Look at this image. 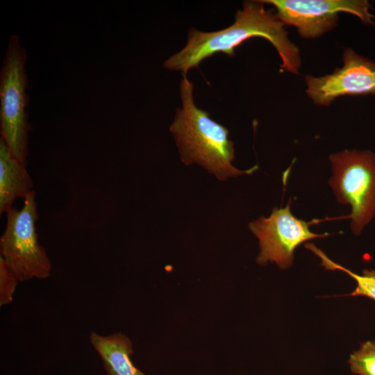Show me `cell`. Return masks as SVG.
Returning a JSON list of instances; mask_svg holds the SVG:
<instances>
[{
    "label": "cell",
    "instance_id": "cell-4",
    "mask_svg": "<svg viewBox=\"0 0 375 375\" xmlns=\"http://www.w3.org/2000/svg\"><path fill=\"white\" fill-rule=\"evenodd\" d=\"M37 206L33 190L21 209L12 207L6 212V226L0 238V256L19 281L44 279L51 272V260L38 242Z\"/></svg>",
    "mask_w": 375,
    "mask_h": 375
},
{
    "label": "cell",
    "instance_id": "cell-8",
    "mask_svg": "<svg viewBox=\"0 0 375 375\" xmlns=\"http://www.w3.org/2000/svg\"><path fill=\"white\" fill-rule=\"evenodd\" d=\"M343 66L331 74L306 76V94L317 105L328 106L344 95H375V62L351 48L343 53Z\"/></svg>",
    "mask_w": 375,
    "mask_h": 375
},
{
    "label": "cell",
    "instance_id": "cell-6",
    "mask_svg": "<svg viewBox=\"0 0 375 375\" xmlns=\"http://www.w3.org/2000/svg\"><path fill=\"white\" fill-rule=\"evenodd\" d=\"M272 5L284 24L294 26L302 38L314 39L332 30L338 24V14L357 16L365 24L375 25L371 5L365 0H262Z\"/></svg>",
    "mask_w": 375,
    "mask_h": 375
},
{
    "label": "cell",
    "instance_id": "cell-5",
    "mask_svg": "<svg viewBox=\"0 0 375 375\" xmlns=\"http://www.w3.org/2000/svg\"><path fill=\"white\" fill-rule=\"evenodd\" d=\"M330 160L329 184L340 203L351 205V228L358 235L375 212V155L345 150L331 155Z\"/></svg>",
    "mask_w": 375,
    "mask_h": 375
},
{
    "label": "cell",
    "instance_id": "cell-11",
    "mask_svg": "<svg viewBox=\"0 0 375 375\" xmlns=\"http://www.w3.org/2000/svg\"><path fill=\"white\" fill-rule=\"evenodd\" d=\"M305 247L312 251L322 260V265L328 270H340L355 279L357 283L356 289L351 292V296H365L375 301V270H363V274L359 275L332 261L319 248L312 243H308Z\"/></svg>",
    "mask_w": 375,
    "mask_h": 375
},
{
    "label": "cell",
    "instance_id": "cell-2",
    "mask_svg": "<svg viewBox=\"0 0 375 375\" xmlns=\"http://www.w3.org/2000/svg\"><path fill=\"white\" fill-rule=\"evenodd\" d=\"M193 91V83L183 75L180 82L182 106L176 109L169 128L182 162L186 165L197 163L222 181L228 177L252 174L258 166L244 171L233 166L235 149L228 139V130L195 105Z\"/></svg>",
    "mask_w": 375,
    "mask_h": 375
},
{
    "label": "cell",
    "instance_id": "cell-10",
    "mask_svg": "<svg viewBox=\"0 0 375 375\" xmlns=\"http://www.w3.org/2000/svg\"><path fill=\"white\" fill-rule=\"evenodd\" d=\"M89 338L102 360L107 375H146L133 363V343L125 334L117 332L102 335L92 331Z\"/></svg>",
    "mask_w": 375,
    "mask_h": 375
},
{
    "label": "cell",
    "instance_id": "cell-1",
    "mask_svg": "<svg viewBox=\"0 0 375 375\" xmlns=\"http://www.w3.org/2000/svg\"><path fill=\"white\" fill-rule=\"evenodd\" d=\"M254 37L263 38L272 44L281 57V69L299 73L301 61L298 47L288 38L284 24L276 14L266 10L260 1H244L234 23L224 29L202 32L191 28L186 45L167 58L164 67L186 75L190 69L199 67L201 61L215 53L233 56L236 47Z\"/></svg>",
    "mask_w": 375,
    "mask_h": 375
},
{
    "label": "cell",
    "instance_id": "cell-13",
    "mask_svg": "<svg viewBox=\"0 0 375 375\" xmlns=\"http://www.w3.org/2000/svg\"><path fill=\"white\" fill-rule=\"evenodd\" d=\"M19 280L0 256V306L10 303Z\"/></svg>",
    "mask_w": 375,
    "mask_h": 375
},
{
    "label": "cell",
    "instance_id": "cell-7",
    "mask_svg": "<svg viewBox=\"0 0 375 375\" xmlns=\"http://www.w3.org/2000/svg\"><path fill=\"white\" fill-rule=\"evenodd\" d=\"M312 222L294 217L290 204L285 208H274L269 217H261L251 222L249 228L259 240L258 264L265 265L270 261L281 269L290 267L297 247L308 240L328 235L312 233L310 230Z\"/></svg>",
    "mask_w": 375,
    "mask_h": 375
},
{
    "label": "cell",
    "instance_id": "cell-3",
    "mask_svg": "<svg viewBox=\"0 0 375 375\" xmlns=\"http://www.w3.org/2000/svg\"><path fill=\"white\" fill-rule=\"evenodd\" d=\"M26 51L19 37L10 36L0 72V132L12 153L26 165L31 126L26 108L29 97Z\"/></svg>",
    "mask_w": 375,
    "mask_h": 375
},
{
    "label": "cell",
    "instance_id": "cell-9",
    "mask_svg": "<svg viewBox=\"0 0 375 375\" xmlns=\"http://www.w3.org/2000/svg\"><path fill=\"white\" fill-rule=\"evenodd\" d=\"M26 165L0 138V214L6 213L17 199H25L33 191V183Z\"/></svg>",
    "mask_w": 375,
    "mask_h": 375
},
{
    "label": "cell",
    "instance_id": "cell-12",
    "mask_svg": "<svg viewBox=\"0 0 375 375\" xmlns=\"http://www.w3.org/2000/svg\"><path fill=\"white\" fill-rule=\"evenodd\" d=\"M349 364L352 373L375 375V342L367 341L351 354Z\"/></svg>",
    "mask_w": 375,
    "mask_h": 375
}]
</instances>
